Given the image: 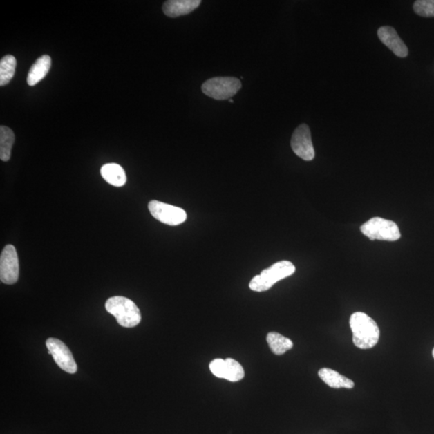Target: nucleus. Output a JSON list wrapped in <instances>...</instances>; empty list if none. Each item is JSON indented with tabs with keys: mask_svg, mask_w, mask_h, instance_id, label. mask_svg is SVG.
Masks as SVG:
<instances>
[{
	"mask_svg": "<svg viewBox=\"0 0 434 434\" xmlns=\"http://www.w3.org/2000/svg\"><path fill=\"white\" fill-rule=\"evenodd\" d=\"M353 343L361 349L376 346L379 339V328L374 320L363 312H356L350 318Z\"/></svg>",
	"mask_w": 434,
	"mask_h": 434,
	"instance_id": "f257e3e1",
	"label": "nucleus"
},
{
	"mask_svg": "<svg viewBox=\"0 0 434 434\" xmlns=\"http://www.w3.org/2000/svg\"><path fill=\"white\" fill-rule=\"evenodd\" d=\"M106 309L123 328H135L141 322L139 308L132 300L122 296H115L108 299L106 303Z\"/></svg>",
	"mask_w": 434,
	"mask_h": 434,
	"instance_id": "f03ea898",
	"label": "nucleus"
},
{
	"mask_svg": "<svg viewBox=\"0 0 434 434\" xmlns=\"http://www.w3.org/2000/svg\"><path fill=\"white\" fill-rule=\"evenodd\" d=\"M295 266L289 261H281L261 271L251 280L249 288L256 292H264L275 283L294 274Z\"/></svg>",
	"mask_w": 434,
	"mask_h": 434,
	"instance_id": "7ed1b4c3",
	"label": "nucleus"
},
{
	"mask_svg": "<svg viewBox=\"0 0 434 434\" xmlns=\"http://www.w3.org/2000/svg\"><path fill=\"white\" fill-rule=\"evenodd\" d=\"M239 79L233 77H216L209 79L202 85L205 95L215 100H231L241 88Z\"/></svg>",
	"mask_w": 434,
	"mask_h": 434,
	"instance_id": "20e7f679",
	"label": "nucleus"
},
{
	"mask_svg": "<svg viewBox=\"0 0 434 434\" xmlns=\"http://www.w3.org/2000/svg\"><path fill=\"white\" fill-rule=\"evenodd\" d=\"M361 233L371 240L395 241L401 238L397 225L392 220L374 217L361 227Z\"/></svg>",
	"mask_w": 434,
	"mask_h": 434,
	"instance_id": "39448f33",
	"label": "nucleus"
},
{
	"mask_svg": "<svg viewBox=\"0 0 434 434\" xmlns=\"http://www.w3.org/2000/svg\"><path fill=\"white\" fill-rule=\"evenodd\" d=\"M148 209L154 218L166 225L176 226L184 223L187 220V214L184 209L160 201H151Z\"/></svg>",
	"mask_w": 434,
	"mask_h": 434,
	"instance_id": "423d86ee",
	"label": "nucleus"
},
{
	"mask_svg": "<svg viewBox=\"0 0 434 434\" xmlns=\"http://www.w3.org/2000/svg\"><path fill=\"white\" fill-rule=\"evenodd\" d=\"M19 274V259L16 248L12 245L5 246L0 256V279L7 285L17 282Z\"/></svg>",
	"mask_w": 434,
	"mask_h": 434,
	"instance_id": "0eeeda50",
	"label": "nucleus"
},
{
	"mask_svg": "<svg viewBox=\"0 0 434 434\" xmlns=\"http://www.w3.org/2000/svg\"><path fill=\"white\" fill-rule=\"evenodd\" d=\"M291 148L296 155L305 161L314 159L315 152L312 140V134L307 124H302L296 128L291 138Z\"/></svg>",
	"mask_w": 434,
	"mask_h": 434,
	"instance_id": "6e6552de",
	"label": "nucleus"
},
{
	"mask_svg": "<svg viewBox=\"0 0 434 434\" xmlns=\"http://www.w3.org/2000/svg\"><path fill=\"white\" fill-rule=\"evenodd\" d=\"M46 346L49 353L64 371L74 374L77 371V365L74 361L73 354L70 349L62 340L55 338H49L46 341Z\"/></svg>",
	"mask_w": 434,
	"mask_h": 434,
	"instance_id": "1a4fd4ad",
	"label": "nucleus"
},
{
	"mask_svg": "<svg viewBox=\"0 0 434 434\" xmlns=\"http://www.w3.org/2000/svg\"><path fill=\"white\" fill-rule=\"evenodd\" d=\"M378 37L384 44L399 57H406L408 54V48L402 39L399 38L395 29L389 26L379 28Z\"/></svg>",
	"mask_w": 434,
	"mask_h": 434,
	"instance_id": "9d476101",
	"label": "nucleus"
},
{
	"mask_svg": "<svg viewBox=\"0 0 434 434\" xmlns=\"http://www.w3.org/2000/svg\"><path fill=\"white\" fill-rule=\"evenodd\" d=\"M200 3V0H169L162 5V12L167 17H179L194 12Z\"/></svg>",
	"mask_w": 434,
	"mask_h": 434,
	"instance_id": "9b49d317",
	"label": "nucleus"
},
{
	"mask_svg": "<svg viewBox=\"0 0 434 434\" xmlns=\"http://www.w3.org/2000/svg\"><path fill=\"white\" fill-rule=\"evenodd\" d=\"M52 65L51 57L48 55H43L39 57L29 70L27 78L28 85L36 86L46 77Z\"/></svg>",
	"mask_w": 434,
	"mask_h": 434,
	"instance_id": "f8f14e48",
	"label": "nucleus"
},
{
	"mask_svg": "<svg viewBox=\"0 0 434 434\" xmlns=\"http://www.w3.org/2000/svg\"><path fill=\"white\" fill-rule=\"evenodd\" d=\"M319 377L330 388H345L351 389L355 386V384L352 379L342 376V375H340L337 371H334V370L330 368H323L320 369L319 371Z\"/></svg>",
	"mask_w": 434,
	"mask_h": 434,
	"instance_id": "ddd939ff",
	"label": "nucleus"
},
{
	"mask_svg": "<svg viewBox=\"0 0 434 434\" xmlns=\"http://www.w3.org/2000/svg\"><path fill=\"white\" fill-rule=\"evenodd\" d=\"M101 175L108 184L113 186L122 187L126 185V172L120 164H107L102 166Z\"/></svg>",
	"mask_w": 434,
	"mask_h": 434,
	"instance_id": "4468645a",
	"label": "nucleus"
},
{
	"mask_svg": "<svg viewBox=\"0 0 434 434\" xmlns=\"http://www.w3.org/2000/svg\"><path fill=\"white\" fill-rule=\"evenodd\" d=\"M266 341L271 351L278 356L285 354L294 347V343L290 339L277 332H270L266 337Z\"/></svg>",
	"mask_w": 434,
	"mask_h": 434,
	"instance_id": "2eb2a0df",
	"label": "nucleus"
},
{
	"mask_svg": "<svg viewBox=\"0 0 434 434\" xmlns=\"http://www.w3.org/2000/svg\"><path fill=\"white\" fill-rule=\"evenodd\" d=\"M15 142V135L9 127L0 126V159L7 162L11 159L12 148Z\"/></svg>",
	"mask_w": 434,
	"mask_h": 434,
	"instance_id": "dca6fc26",
	"label": "nucleus"
},
{
	"mask_svg": "<svg viewBox=\"0 0 434 434\" xmlns=\"http://www.w3.org/2000/svg\"><path fill=\"white\" fill-rule=\"evenodd\" d=\"M17 59L12 55L3 57L0 62V86H4L12 81L16 72Z\"/></svg>",
	"mask_w": 434,
	"mask_h": 434,
	"instance_id": "f3484780",
	"label": "nucleus"
},
{
	"mask_svg": "<svg viewBox=\"0 0 434 434\" xmlns=\"http://www.w3.org/2000/svg\"><path fill=\"white\" fill-rule=\"evenodd\" d=\"M244 377L245 371L241 364L234 359H226L224 379L231 382H238Z\"/></svg>",
	"mask_w": 434,
	"mask_h": 434,
	"instance_id": "a211bd4d",
	"label": "nucleus"
},
{
	"mask_svg": "<svg viewBox=\"0 0 434 434\" xmlns=\"http://www.w3.org/2000/svg\"><path fill=\"white\" fill-rule=\"evenodd\" d=\"M413 10L419 16L434 17V0H417L413 4Z\"/></svg>",
	"mask_w": 434,
	"mask_h": 434,
	"instance_id": "6ab92c4d",
	"label": "nucleus"
},
{
	"mask_svg": "<svg viewBox=\"0 0 434 434\" xmlns=\"http://www.w3.org/2000/svg\"><path fill=\"white\" fill-rule=\"evenodd\" d=\"M225 368V359H215L209 364V368L211 373L215 377L224 379Z\"/></svg>",
	"mask_w": 434,
	"mask_h": 434,
	"instance_id": "aec40b11",
	"label": "nucleus"
},
{
	"mask_svg": "<svg viewBox=\"0 0 434 434\" xmlns=\"http://www.w3.org/2000/svg\"><path fill=\"white\" fill-rule=\"evenodd\" d=\"M229 102H231V103H234V100H229Z\"/></svg>",
	"mask_w": 434,
	"mask_h": 434,
	"instance_id": "412c9836",
	"label": "nucleus"
},
{
	"mask_svg": "<svg viewBox=\"0 0 434 434\" xmlns=\"http://www.w3.org/2000/svg\"><path fill=\"white\" fill-rule=\"evenodd\" d=\"M433 357L434 358V348L433 350Z\"/></svg>",
	"mask_w": 434,
	"mask_h": 434,
	"instance_id": "4be33fe9",
	"label": "nucleus"
}]
</instances>
